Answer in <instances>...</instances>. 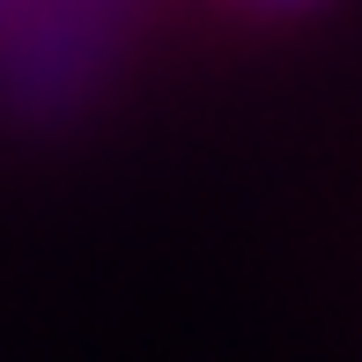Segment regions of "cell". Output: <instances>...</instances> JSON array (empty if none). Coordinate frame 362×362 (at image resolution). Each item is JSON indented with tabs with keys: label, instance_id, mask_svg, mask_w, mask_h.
<instances>
[{
	"label": "cell",
	"instance_id": "cell-2",
	"mask_svg": "<svg viewBox=\"0 0 362 362\" xmlns=\"http://www.w3.org/2000/svg\"><path fill=\"white\" fill-rule=\"evenodd\" d=\"M8 8H23V0H0V15H8Z\"/></svg>",
	"mask_w": 362,
	"mask_h": 362
},
{
	"label": "cell",
	"instance_id": "cell-1",
	"mask_svg": "<svg viewBox=\"0 0 362 362\" xmlns=\"http://www.w3.org/2000/svg\"><path fill=\"white\" fill-rule=\"evenodd\" d=\"M237 8H252V15H267V23H296V15H310V8H325V0H237Z\"/></svg>",
	"mask_w": 362,
	"mask_h": 362
}]
</instances>
